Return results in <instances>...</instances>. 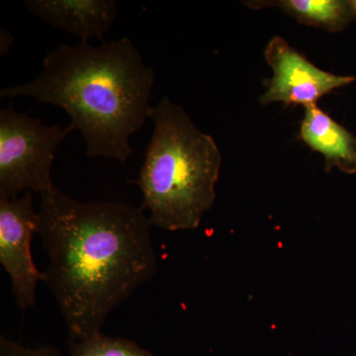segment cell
<instances>
[{
    "label": "cell",
    "instance_id": "6da1fadb",
    "mask_svg": "<svg viewBox=\"0 0 356 356\" xmlns=\"http://www.w3.org/2000/svg\"><path fill=\"white\" fill-rule=\"evenodd\" d=\"M39 234L49 257L44 281L69 341L102 332L110 314L156 275L152 224L142 208L83 203L56 185L40 194Z\"/></svg>",
    "mask_w": 356,
    "mask_h": 356
},
{
    "label": "cell",
    "instance_id": "7a4b0ae2",
    "mask_svg": "<svg viewBox=\"0 0 356 356\" xmlns=\"http://www.w3.org/2000/svg\"><path fill=\"white\" fill-rule=\"evenodd\" d=\"M154 83V70L122 38L98 47L62 44L44 58L38 77L2 89L0 97L28 96L60 107L86 140L88 156L125 163L133 154L131 136L149 119Z\"/></svg>",
    "mask_w": 356,
    "mask_h": 356
},
{
    "label": "cell",
    "instance_id": "3957f363",
    "mask_svg": "<svg viewBox=\"0 0 356 356\" xmlns=\"http://www.w3.org/2000/svg\"><path fill=\"white\" fill-rule=\"evenodd\" d=\"M154 132L135 184L152 226L198 228L216 199L222 156L212 136L194 125L179 105L163 97L152 107Z\"/></svg>",
    "mask_w": 356,
    "mask_h": 356
},
{
    "label": "cell",
    "instance_id": "277c9868",
    "mask_svg": "<svg viewBox=\"0 0 356 356\" xmlns=\"http://www.w3.org/2000/svg\"><path fill=\"white\" fill-rule=\"evenodd\" d=\"M72 128L48 126L16 111L0 110V196L41 194L54 186L51 172L56 151Z\"/></svg>",
    "mask_w": 356,
    "mask_h": 356
},
{
    "label": "cell",
    "instance_id": "5b68a950",
    "mask_svg": "<svg viewBox=\"0 0 356 356\" xmlns=\"http://www.w3.org/2000/svg\"><path fill=\"white\" fill-rule=\"evenodd\" d=\"M33 192L17 198L0 196V264L8 274L11 291L21 310L36 304V291L44 274L33 261V236L39 234L41 218L33 207Z\"/></svg>",
    "mask_w": 356,
    "mask_h": 356
},
{
    "label": "cell",
    "instance_id": "8992f818",
    "mask_svg": "<svg viewBox=\"0 0 356 356\" xmlns=\"http://www.w3.org/2000/svg\"><path fill=\"white\" fill-rule=\"evenodd\" d=\"M264 57L273 74L264 81L266 91L259 98L262 105L282 102L307 107L355 81V76H337L318 69L280 36L268 42Z\"/></svg>",
    "mask_w": 356,
    "mask_h": 356
},
{
    "label": "cell",
    "instance_id": "52a82bcc",
    "mask_svg": "<svg viewBox=\"0 0 356 356\" xmlns=\"http://www.w3.org/2000/svg\"><path fill=\"white\" fill-rule=\"evenodd\" d=\"M24 3L33 15L54 28L76 35L81 43L92 38L103 42L117 17L113 0H27Z\"/></svg>",
    "mask_w": 356,
    "mask_h": 356
},
{
    "label": "cell",
    "instance_id": "ba28073f",
    "mask_svg": "<svg viewBox=\"0 0 356 356\" xmlns=\"http://www.w3.org/2000/svg\"><path fill=\"white\" fill-rule=\"evenodd\" d=\"M300 138L313 151L324 154L325 172L337 168L348 175L356 173L355 136L318 108L317 104L305 107Z\"/></svg>",
    "mask_w": 356,
    "mask_h": 356
},
{
    "label": "cell",
    "instance_id": "9c48e42d",
    "mask_svg": "<svg viewBox=\"0 0 356 356\" xmlns=\"http://www.w3.org/2000/svg\"><path fill=\"white\" fill-rule=\"evenodd\" d=\"M243 3L252 9L278 7L302 24L330 32L343 31L355 20L350 1L344 0H280Z\"/></svg>",
    "mask_w": 356,
    "mask_h": 356
},
{
    "label": "cell",
    "instance_id": "30bf717a",
    "mask_svg": "<svg viewBox=\"0 0 356 356\" xmlns=\"http://www.w3.org/2000/svg\"><path fill=\"white\" fill-rule=\"evenodd\" d=\"M70 356H154L135 341L96 332L79 341H69Z\"/></svg>",
    "mask_w": 356,
    "mask_h": 356
},
{
    "label": "cell",
    "instance_id": "8fae6325",
    "mask_svg": "<svg viewBox=\"0 0 356 356\" xmlns=\"http://www.w3.org/2000/svg\"><path fill=\"white\" fill-rule=\"evenodd\" d=\"M0 356H63L62 353L51 346H42L32 348L11 341L6 337L0 339Z\"/></svg>",
    "mask_w": 356,
    "mask_h": 356
},
{
    "label": "cell",
    "instance_id": "7c38bea8",
    "mask_svg": "<svg viewBox=\"0 0 356 356\" xmlns=\"http://www.w3.org/2000/svg\"><path fill=\"white\" fill-rule=\"evenodd\" d=\"M351 9H353V15L356 19V0H350Z\"/></svg>",
    "mask_w": 356,
    "mask_h": 356
}]
</instances>
